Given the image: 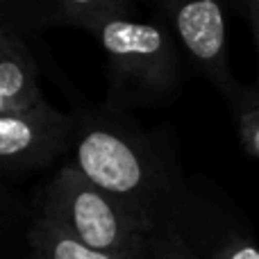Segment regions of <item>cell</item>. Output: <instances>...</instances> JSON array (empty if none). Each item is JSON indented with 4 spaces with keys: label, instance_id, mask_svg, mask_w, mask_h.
Here are the masks:
<instances>
[{
    "label": "cell",
    "instance_id": "6da1fadb",
    "mask_svg": "<svg viewBox=\"0 0 259 259\" xmlns=\"http://www.w3.org/2000/svg\"><path fill=\"white\" fill-rule=\"evenodd\" d=\"M68 161L150 230L168 219L187 187L173 127L146 130L105 103L73 114Z\"/></svg>",
    "mask_w": 259,
    "mask_h": 259
},
{
    "label": "cell",
    "instance_id": "7a4b0ae2",
    "mask_svg": "<svg viewBox=\"0 0 259 259\" xmlns=\"http://www.w3.org/2000/svg\"><path fill=\"white\" fill-rule=\"evenodd\" d=\"M107 66L105 105L118 112L161 107L182 82V48L164 18L132 21L116 16L91 32Z\"/></svg>",
    "mask_w": 259,
    "mask_h": 259
},
{
    "label": "cell",
    "instance_id": "3957f363",
    "mask_svg": "<svg viewBox=\"0 0 259 259\" xmlns=\"http://www.w3.org/2000/svg\"><path fill=\"white\" fill-rule=\"evenodd\" d=\"M39 205V216L94 250L118 259H148L152 230L89 182L71 161L44 184Z\"/></svg>",
    "mask_w": 259,
    "mask_h": 259
},
{
    "label": "cell",
    "instance_id": "277c9868",
    "mask_svg": "<svg viewBox=\"0 0 259 259\" xmlns=\"http://www.w3.org/2000/svg\"><path fill=\"white\" fill-rule=\"evenodd\" d=\"M182 53L196 73L228 100L237 91L228 57V25L223 0H155Z\"/></svg>",
    "mask_w": 259,
    "mask_h": 259
},
{
    "label": "cell",
    "instance_id": "5b68a950",
    "mask_svg": "<svg viewBox=\"0 0 259 259\" xmlns=\"http://www.w3.org/2000/svg\"><path fill=\"white\" fill-rule=\"evenodd\" d=\"M73 116L50 103L0 116V175H23L48 168L71 152Z\"/></svg>",
    "mask_w": 259,
    "mask_h": 259
},
{
    "label": "cell",
    "instance_id": "8992f818",
    "mask_svg": "<svg viewBox=\"0 0 259 259\" xmlns=\"http://www.w3.org/2000/svg\"><path fill=\"white\" fill-rule=\"evenodd\" d=\"M164 223L173 225L202 259H259V246L250 232L239 228L211 196L200 193L189 180Z\"/></svg>",
    "mask_w": 259,
    "mask_h": 259
},
{
    "label": "cell",
    "instance_id": "52a82bcc",
    "mask_svg": "<svg viewBox=\"0 0 259 259\" xmlns=\"http://www.w3.org/2000/svg\"><path fill=\"white\" fill-rule=\"evenodd\" d=\"M44 100L30 44L0 32V116L25 112Z\"/></svg>",
    "mask_w": 259,
    "mask_h": 259
},
{
    "label": "cell",
    "instance_id": "ba28073f",
    "mask_svg": "<svg viewBox=\"0 0 259 259\" xmlns=\"http://www.w3.org/2000/svg\"><path fill=\"white\" fill-rule=\"evenodd\" d=\"M55 25H68L94 32L100 23L125 16L132 0H41Z\"/></svg>",
    "mask_w": 259,
    "mask_h": 259
},
{
    "label": "cell",
    "instance_id": "9c48e42d",
    "mask_svg": "<svg viewBox=\"0 0 259 259\" xmlns=\"http://www.w3.org/2000/svg\"><path fill=\"white\" fill-rule=\"evenodd\" d=\"M27 241L32 248V259H118L84 246L44 216H36L32 223Z\"/></svg>",
    "mask_w": 259,
    "mask_h": 259
},
{
    "label": "cell",
    "instance_id": "30bf717a",
    "mask_svg": "<svg viewBox=\"0 0 259 259\" xmlns=\"http://www.w3.org/2000/svg\"><path fill=\"white\" fill-rule=\"evenodd\" d=\"M55 27L41 0H0V32L30 44L32 36Z\"/></svg>",
    "mask_w": 259,
    "mask_h": 259
},
{
    "label": "cell",
    "instance_id": "8fae6325",
    "mask_svg": "<svg viewBox=\"0 0 259 259\" xmlns=\"http://www.w3.org/2000/svg\"><path fill=\"white\" fill-rule=\"evenodd\" d=\"M230 112L237 123L239 143L250 159H259V89L239 84L228 98Z\"/></svg>",
    "mask_w": 259,
    "mask_h": 259
},
{
    "label": "cell",
    "instance_id": "7c38bea8",
    "mask_svg": "<svg viewBox=\"0 0 259 259\" xmlns=\"http://www.w3.org/2000/svg\"><path fill=\"white\" fill-rule=\"evenodd\" d=\"M148 259H202L193 248L178 234L170 223H161L152 230L150 246H148Z\"/></svg>",
    "mask_w": 259,
    "mask_h": 259
},
{
    "label": "cell",
    "instance_id": "4fadbf2b",
    "mask_svg": "<svg viewBox=\"0 0 259 259\" xmlns=\"http://www.w3.org/2000/svg\"><path fill=\"white\" fill-rule=\"evenodd\" d=\"M239 7L243 9L248 23H250L252 41H255V53H257V89H259V0H237Z\"/></svg>",
    "mask_w": 259,
    "mask_h": 259
},
{
    "label": "cell",
    "instance_id": "5bb4252c",
    "mask_svg": "<svg viewBox=\"0 0 259 259\" xmlns=\"http://www.w3.org/2000/svg\"><path fill=\"white\" fill-rule=\"evenodd\" d=\"M12 209V200H9L7 191L3 189V184H0V225H3L5 216H7V211Z\"/></svg>",
    "mask_w": 259,
    "mask_h": 259
}]
</instances>
